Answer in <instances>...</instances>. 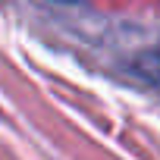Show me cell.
I'll return each mask as SVG.
<instances>
[{
	"mask_svg": "<svg viewBox=\"0 0 160 160\" xmlns=\"http://www.w3.org/2000/svg\"><path fill=\"white\" fill-rule=\"evenodd\" d=\"M50 3H78V0H50Z\"/></svg>",
	"mask_w": 160,
	"mask_h": 160,
	"instance_id": "obj_2",
	"label": "cell"
},
{
	"mask_svg": "<svg viewBox=\"0 0 160 160\" xmlns=\"http://www.w3.org/2000/svg\"><path fill=\"white\" fill-rule=\"evenodd\" d=\"M132 72L141 78L144 85H154V88H160V47L138 53V57L132 60Z\"/></svg>",
	"mask_w": 160,
	"mask_h": 160,
	"instance_id": "obj_1",
	"label": "cell"
}]
</instances>
